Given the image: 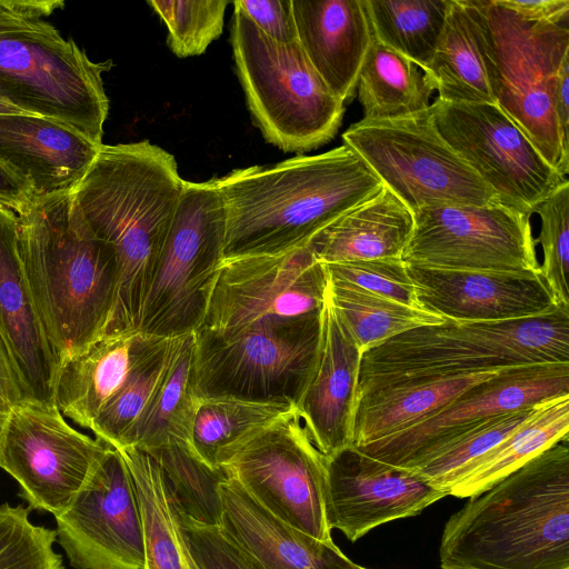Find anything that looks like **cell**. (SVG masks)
Returning a JSON list of instances; mask_svg holds the SVG:
<instances>
[{
    "label": "cell",
    "mask_w": 569,
    "mask_h": 569,
    "mask_svg": "<svg viewBox=\"0 0 569 569\" xmlns=\"http://www.w3.org/2000/svg\"><path fill=\"white\" fill-rule=\"evenodd\" d=\"M326 460L293 407L229 448L219 468L280 520L332 541L323 500Z\"/></svg>",
    "instance_id": "cell-12"
},
{
    "label": "cell",
    "mask_w": 569,
    "mask_h": 569,
    "mask_svg": "<svg viewBox=\"0 0 569 569\" xmlns=\"http://www.w3.org/2000/svg\"><path fill=\"white\" fill-rule=\"evenodd\" d=\"M63 7L58 0H0V96L102 146L109 113L102 74L112 61H92L43 19Z\"/></svg>",
    "instance_id": "cell-6"
},
{
    "label": "cell",
    "mask_w": 569,
    "mask_h": 569,
    "mask_svg": "<svg viewBox=\"0 0 569 569\" xmlns=\"http://www.w3.org/2000/svg\"><path fill=\"white\" fill-rule=\"evenodd\" d=\"M18 218L24 277L60 363L104 336L116 301L117 257L90 231L73 191L34 197Z\"/></svg>",
    "instance_id": "cell-4"
},
{
    "label": "cell",
    "mask_w": 569,
    "mask_h": 569,
    "mask_svg": "<svg viewBox=\"0 0 569 569\" xmlns=\"http://www.w3.org/2000/svg\"><path fill=\"white\" fill-rule=\"evenodd\" d=\"M406 266L421 307L447 319L516 320L547 315L560 306L540 270H451Z\"/></svg>",
    "instance_id": "cell-20"
},
{
    "label": "cell",
    "mask_w": 569,
    "mask_h": 569,
    "mask_svg": "<svg viewBox=\"0 0 569 569\" xmlns=\"http://www.w3.org/2000/svg\"><path fill=\"white\" fill-rule=\"evenodd\" d=\"M563 396H569V362L509 368L471 387L413 427L356 448L380 461L413 470L451 439L487 419Z\"/></svg>",
    "instance_id": "cell-17"
},
{
    "label": "cell",
    "mask_w": 569,
    "mask_h": 569,
    "mask_svg": "<svg viewBox=\"0 0 569 569\" xmlns=\"http://www.w3.org/2000/svg\"><path fill=\"white\" fill-rule=\"evenodd\" d=\"M100 147L46 117L0 114V161L30 184L34 197L73 191Z\"/></svg>",
    "instance_id": "cell-24"
},
{
    "label": "cell",
    "mask_w": 569,
    "mask_h": 569,
    "mask_svg": "<svg viewBox=\"0 0 569 569\" xmlns=\"http://www.w3.org/2000/svg\"><path fill=\"white\" fill-rule=\"evenodd\" d=\"M413 213L387 188L340 216L306 246L323 263L401 258Z\"/></svg>",
    "instance_id": "cell-27"
},
{
    "label": "cell",
    "mask_w": 569,
    "mask_h": 569,
    "mask_svg": "<svg viewBox=\"0 0 569 569\" xmlns=\"http://www.w3.org/2000/svg\"><path fill=\"white\" fill-rule=\"evenodd\" d=\"M224 233L226 210L216 178L184 181L143 302L139 331L172 338L202 325L223 260Z\"/></svg>",
    "instance_id": "cell-10"
},
{
    "label": "cell",
    "mask_w": 569,
    "mask_h": 569,
    "mask_svg": "<svg viewBox=\"0 0 569 569\" xmlns=\"http://www.w3.org/2000/svg\"><path fill=\"white\" fill-rule=\"evenodd\" d=\"M230 41L248 108L264 139L286 152L330 141L345 103L328 89L299 42L271 40L233 3Z\"/></svg>",
    "instance_id": "cell-7"
},
{
    "label": "cell",
    "mask_w": 569,
    "mask_h": 569,
    "mask_svg": "<svg viewBox=\"0 0 569 569\" xmlns=\"http://www.w3.org/2000/svg\"><path fill=\"white\" fill-rule=\"evenodd\" d=\"M323 266L327 274L332 279L348 282L411 308L423 309L417 298L407 266L401 258H381Z\"/></svg>",
    "instance_id": "cell-42"
},
{
    "label": "cell",
    "mask_w": 569,
    "mask_h": 569,
    "mask_svg": "<svg viewBox=\"0 0 569 569\" xmlns=\"http://www.w3.org/2000/svg\"><path fill=\"white\" fill-rule=\"evenodd\" d=\"M446 496L417 471L380 461L355 446L326 460L327 523L352 542L380 525L418 516Z\"/></svg>",
    "instance_id": "cell-19"
},
{
    "label": "cell",
    "mask_w": 569,
    "mask_h": 569,
    "mask_svg": "<svg viewBox=\"0 0 569 569\" xmlns=\"http://www.w3.org/2000/svg\"><path fill=\"white\" fill-rule=\"evenodd\" d=\"M506 8L520 17L538 22H569L568 0H499Z\"/></svg>",
    "instance_id": "cell-45"
},
{
    "label": "cell",
    "mask_w": 569,
    "mask_h": 569,
    "mask_svg": "<svg viewBox=\"0 0 569 569\" xmlns=\"http://www.w3.org/2000/svg\"><path fill=\"white\" fill-rule=\"evenodd\" d=\"M0 114H30L0 96Z\"/></svg>",
    "instance_id": "cell-49"
},
{
    "label": "cell",
    "mask_w": 569,
    "mask_h": 569,
    "mask_svg": "<svg viewBox=\"0 0 569 569\" xmlns=\"http://www.w3.org/2000/svg\"><path fill=\"white\" fill-rule=\"evenodd\" d=\"M441 569H569V437L445 523Z\"/></svg>",
    "instance_id": "cell-3"
},
{
    "label": "cell",
    "mask_w": 569,
    "mask_h": 569,
    "mask_svg": "<svg viewBox=\"0 0 569 569\" xmlns=\"http://www.w3.org/2000/svg\"><path fill=\"white\" fill-rule=\"evenodd\" d=\"M430 110L440 136L500 203L531 216L567 180L498 104L436 99Z\"/></svg>",
    "instance_id": "cell-14"
},
{
    "label": "cell",
    "mask_w": 569,
    "mask_h": 569,
    "mask_svg": "<svg viewBox=\"0 0 569 569\" xmlns=\"http://www.w3.org/2000/svg\"><path fill=\"white\" fill-rule=\"evenodd\" d=\"M320 312L233 335L197 329L191 370L196 397L296 407L316 367Z\"/></svg>",
    "instance_id": "cell-9"
},
{
    "label": "cell",
    "mask_w": 569,
    "mask_h": 569,
    "mask_svg": "<svg viewBox=\"0 0 569 569\" xmlns=\"http://www.w3.org/2000/svg\"><path fill=\"white\" fill-rule=\"evenodd\" d=\"M505 370L399 381L365 391L357 399L352 446H365L409 429L442 410L471 387Z\"/></svg>",
    "instance_id": "cell-28"
},
{
    "label": "cell",
    "mask_w": 569,
    "mask_h": 569,
    "mask_svg": "<svg viewBox=\"0 0 569 569\" xmlns=\"http://www.w3.org/2000/svg\"><path fill=\"white\" fill-rule=\"evenodd\" d=\"M362 569H366V568H362Z\"/></svg>",
    "instance_id": "cell-50"
},
{
    "label": "cell",
    "mask_w": 569,
    "mask_h": 569,
    "mask_svg": "<svg viewBox=\"0 0 569 569\" xmlns=\"http://www.w3.org/2000/svg\"><path fill=\"white\" fill-rule=\"evenodd\" d=\"M226 210L223 259L281 254L311 238L382 188L350 147L297 156L216 178Z\"/></svg>",
    "instance_id": "cell-2"
},
{
    "label": "cell",
    "mask_w": 569,
    "mask_h": 569,
    "mask_svg": "<svg viewBox=\"0 0 569 569\" xmlns=\"http://www.w3.org/2000/svg\"><path fill=\"white\" fill-rule=\"evenodd\" d=\"M293 407L240 399L199 400L191 446L209 468L221 471L219 460L232 446Z\"/></svg>",
    "instance_id": "cell-37"
},
{
    "label": "cell",
    "mask_w": 569,
    "mask_h": 569,
    "mask_svg": "<svg viewBox=\"0 0 569 569\" xmlns=\"http://www.w3.org/2000/svg\"><path fill=\"white\" fill-rule=\"evenodd\" d=\"M327 283L325 266L307 247L223 259L198 329L233 335L267 321L319 313Z\"/></svg>",
    "instance_id": "cell-16"
},
{
    "label": "cell",
    "mask_w": 569,
    "mask_h": 569,
    "mask_svg": "<svg viewBox=\"0 0 569 569\" xmlns=\"http://www.w3.org/2000/svg\"><path fill=\"white\" fill-rule=\"evenodd\" d=\"M54 519L57 543L74 569H143L139 501L119 450H107Z\"/></svg>",
    "instance_id": "cell-18"
},
{
    "label": "cell",
    "mask_w": 569,
    "mask_h": 569,
    "mask_svg": "<svg viewBox=\"0 0 569 569\" xmlns=\"http://www.w3.org/2000/svg\"><path fill=\"white\" fill-rule=\"evenodd\" d=\"M532 213L540 219L535 239L540 243L543 260L540 272L560 306H569V181L568 179L541 200Z\"/></svg>",
    "instance_id": "cell-41"
},
{
    "label": "cell",
    "mask_w": 569,
    "mask_h": 569,
    "mask_svg": "<svg viewBox=\"0 0 569 569\" xmlns=\"http://www.w3.org/2000/svg\"><path fill=\"white\" fill-rule=\"evenodd\" d=\"M218 529L248 569H362L333 543L280 520L233 480L219 485Z\"/></svg>",
    "instance_id": "cell-21"
},
{
    "label": "cell",
    "mask_w": 569,
    "mask_h": 569,
    "mask_svg": "<svg viewBox=\"0 0 569 569\" xmlns=\"http://www.w3.org/2000/svg\"><path fill=\"white\" fill-rule=\"evenodd\" d=\"M373 39L427 71L450 0H365Z\"/></svg>",
    "instance_id": "cell-35"
},
{
    "label": "cell",
    "mask_w": 569,
    "mask_h": 569,
    "mask_svg": "<svg viewBox=\"0 0 569 569\" xmlns=\"http://www.w3.org/2000/svg\"><path fill=\"white\" fill-rule=\"evenodd\" d=\"M0 337L18 376L23 400L56 405L59 361L24 277L18 214L6 207H0Z\"/></svg>",
    "instance_id": "cell-22"
},
{
    "label": "cell",
    "mask_w": 569,
    "mask_h": 569,
    "mask_svg": "<svg viewBox=\"0 0 569 569\" xmlns=\"http://www.w3.org/2000/svg\"><path fill=\"white\" fill-rule=\"evenodd\" d=\"M29 507L0 505V569H64L56 530L36 525Z\"/></svg>",
    "instance_id": "cell-39"
},
{
    "label": "cell",
    "mask_w": 569,
    "mask_h": 569,
    "mask_svg": "<svg viewBox=\"0 0 569 569\" xmlns=\"http://www.w3.org/2000/svg\"><path fill=\"white\" fill-rule=\"evenodd\" d=\"M168 29L167 43L179 58L199 56L222 33L224 0H153L147 2Z\"/></svg>",
    "instance_id": "cell-40"
},
{
    "label": "cell",
    "mask_w": 569,
    "mask_h": 569,
    "mask_svg": "<svg viewBox=\"0 0 569 569\" xmlns=\"http://www.w3.org/2000/svg\"><path fill=\"white\" fill-rule=\"evenodd\" d=\"M298 42L343 103L357 90L373 33L365 0H292Z\"/></svg>",
    "instance_id": "cell-26"
},
{
    "label": "cell",
    "mask_w": 569,
    "mask_h": 569,
    "mask_svg": "<svg viewBox=\"0 0 569 569\" xmlns=\"http://www.w3.org/2000/svg\"><path fill=\"white\" fill-rule=\"evenodd\" d=\"M183 336L167 338L150 360L106 403L90 428L96 438L114 449L133 445L136 432L168 372Z\"/></svg>",
    "instance_id": "cell-36"
},
{
    "label": "cell",
    "mask_w": 569,
    "mask_h": 569,
    "mask_svg": "<svg viewBox=\"0 0 569 569\" xmlns=\"http://www.w3.org/2000/svg\"><path fill=\"white\" fill-rule=\"evenodd\" d=\"M117 450L129 468L139 501L143 569H201L187 539L181 510L160 467L134 447Z\"/></svg>",
    "instance_id": "cell-30"
},
{
    "label": "cell",
    "mask_w": 569,
    "mask_h": 569,
    "mask_svg": "<svg viewBox=\"0 0 569 569\" xmlns=\"http://www.w3.org/2000/svg\"><path fill=\"white\" fill-rule=\"evenodd\" d=\"M327 277L328 299L362 353L413 328L440 325L447 320L430 311L411 308Z\"/></svg>",
    "instance_id": "cell-33"
},
{
    "label": "cell",
    "mask_w": 569,
    "mask_h": 569,
    "mask_svg": "<svg viewBox=\"0 0 569 569\" xmlns=\"http://www.w3.org/2000/svg\"><path fill=\"white\" fill-rule=\"evenodd\" d=\"M498 107L527 134L560 174L569 172L555 113L560 71L569 60V22L527 20L499 0H475Z\"/></svg>",
    "instance_id": "cell-8"
},
{
    "label": "cell",
    "mask_w": 569,
    "mask_h": 569,
    "mask_svg": "<svg viewBox=\"0 0 569 569\" xmlns=\"http://www.w3.org/2000/svg\"><path fill=\"white\" fill-rule=\"evenodd\" d=\"M568 437L569 396L546 401L522 426L452 486L449 496L470 498L479 495Z\"/></svg>",
    "instance_id": "cell-32"
},
{
    "label": "cell",
    "mask_w": 569,
    "mask_h": 569,
    "mask_svg": "<svg viewBox=\"0 0 569 569\" xmlns=\"http://www.w3.org/2000/svg\"><path fill=\"white\" fill-rule=\"evenodd\" d=\"M342 140L412 212L428 206L497 200L440 136L430 108L393 120L361 119L342 133Z\"/></svg>",
    "instance_id": "cell-11"
},
{
    "label": "cell",
    "mask_w": 569,
    "mask_h": 569,
    "mask_svg": "<svg viewBox=\"0 0 569 569\" xmlns=\"http://www.w3.org/2000/svg\"><path fill=\"white\" fill-rule=\"evenodd\" d=\"M167 338L139 330L104 336L59 363L54 403L90 429L106 403L160 349Z\"/></svg>",
    "instance_id": "cell-25"
},
{
    "label": "cell",
    "mask_w": 569,
    "mask_h": 569,
    "mask_svg": "<svg viewBox=\"0 0 569 569\" xmlns=\"http://www.w3.org/2000/svg\"><path fill=\"white\" fill-rule=\"evenodd\" d=\"M569 362V307L531 318L459 321L413 328L365 351L358 396L408 380L520 366Z\"/></svg>",
    "instance_id": "cell-5"
},
{
    "label": "cell",
    "mask_w": 569,
    "mask_h": 569,
    "mask_svg": "<svg viewBox=\"0 0 569 569\" xmlns=\"http://www.w3.org/2000/svg\"><path fill=\"white\" fill-rule=\"evenodd\" d=\"M181 519L191 551L201 569H248L217 526L201 523L182 511Z\"/></svg>",
    "instance_id": "cell-43"
},
{
    "label": "cell",
    "mask_w": 569,
    "mask_h": 569,
    "mask_svg": "<svg viewBox=\"0 0 569 569\" xmlns=\"http://www.w3.org/2000/svg\"><path fill=\"white\" fill-rule=\"evenodd\" d=\"M194 333L184 335L131 447L147 453L173 441L191 446L199 407L191 378Z\"/></svg>",
    "instance_id": "cell-34"
},
{
    "label": "cell",
    "mask_w": 569,
    "mask_h": 569,
    "mask_svg": "<svg viewBox=\"0 0 569 569\" xmlns=\"http://www.w3.org/2000/svg\"><path fill=\"white\" fill-rule=\"evenodd\" d=\"M541 405L496 416L473 426L451 439L413 470L449 495L452 486L522 426Z\"/></svg>",
    "instance_id": "cell-38"
},
{
    "label": "cell",
    "mask_w": 569,
    "mask_h": 569,
    "mask_svg": "<svg viewBox=\"0 0 569 569\" xmlns=\"http://www.w3.org/2000/svg\"><path fill=\"white\" fill-rule=\"evenodd\" d=\"M23 400L18 376L0 337V443L12 409Z\"/></svg>",
    "instance_id": "cell-46"
},
{
    "label": "cell",
    "mask_w": 569,
    "mask_h": 569,
    "mask_svg": "<svg viewBox=\"0 0 569 569\" xmlns=\"http://www.w3.org/2000/svg\"><path fill=\"white\" fill-rule=\"evenodd\" d=\"M361 357L326 292L316 367L296 408L327 457L352 446Z\"/></svg>",
    "instance_id": "cell-23"
},
{
    "label": "cell",
    "mask_w": 569,
    "mask_h": 569,
    "mask_svg": "<svg viewBox=\"0 0 569 569\" xmlns=\"http://www.w3.org/2000/svg\"><path fill=\"white\" fill-rule=\"evenodd\" d=\"M33 199L34 193L30 184L0 161V207L21 214Z\"/></svg>",
    "instance_id": "cell-47"
},
{
    "label": "cell",
    "mask_w": 569,
    "mask_h": 569,
    "mask_svg": "<svg viewBox=\"0 0 569 569\" xmlns=\"http://www.w3.org/2000/svg\"><path fill=\"white\" fill-rule=\"evenodd\" d=\"M425 73L438 91L439 100L496 103L488 73L486 39L475 0H450Z\"/></svg>",
    "instance_id": "cell-29"
},
{
    "label": "cell",
    "mask_w": 569,
    "mask_h": 569,
    "mask_svg": "<svg viewBox=\"0 0 569 569\" xmlns=\"http://www.w3.org/2000/svg\"><path fill=\"white\" fill-rule=\"evenodd\" d=\"M68 422L56 405L21 400L0 443V468L31 510L63 512L110 448Z\"/></svg>",
    "instance_id": "cell-13"
},
{
    "label": "cell",
    "mask_w": 569,
    "mask_h": 569,
    "mask_svg": "<svg viewBox=\"0 0 569 569\" xmlns=\"http://www.w3.org/2000/svg\"><path fill=\"white\" fill-rule=\"evenodd\" d=\"M435 90L417 64L373 39L357 84L363 120H393L427 111Z\"/></svg>",
    "instance_id": "cell-31"
},
{
    "label": "cell",
    "mask_w": 569,
    "mask_h": 569,
    "mask_svg": "<svg viewBox=\"0 0 569 569\" xmlns=\"http://www.w3.org/2000/svg\"><path fill=\"white\" fill-rule=\"evenodd\" d=\"M183 184L174 157L143 140L102 144L73 190L90 231L117 257L116 301L104 336L139 330Z\"/></svg>",
    "instance_id": "cell-1"
},
{
    "label": "cell",
    "mask_w": 569,
    "mask_h": 569,
    "mask_svg": "<svg viewBox=\"0 0 569 569\" xmlns=\"http://www.w3.org/2000/svg\"><path fill=\"white\" fill-rule=\"evenodd\" d=\"M233 3L271 40L298 41L292 0H236Z\"/></svg>",
    "instance_id": "cell-44"
},
{
    "label": "cell",
    "mask_w": 569,
    "mask_h": 569,
    "mask_svg": "<svg viewBox=\"0 0 569 569\" xmlns=\"http://www.w3.org/2000/svg\"><path fill=\"white\" fill-rule=\"evenodd\" d=\"M413 213L407 264L451 270L539 271L528 213L498 200L422 207Z\"/></svg>",
    "instance_id": "cell-15"
},
{
    "label": "cell",
    "mask_w": 569,
    "mask_h": 569,
    "mask_svg": "<svg viewBox=\"0 0 569 569\" xmlns=\"http://www.w3.org/2000/svg\"><path fill=\"white\" fill-rule=\"evenodd\" d=\"M569 60L566 61L560 71L556 93L555 113L557 118L561 146L565 152L569 153Z\"/></svg>",
    "instance_id": "cell-48"
}]
</instances>
